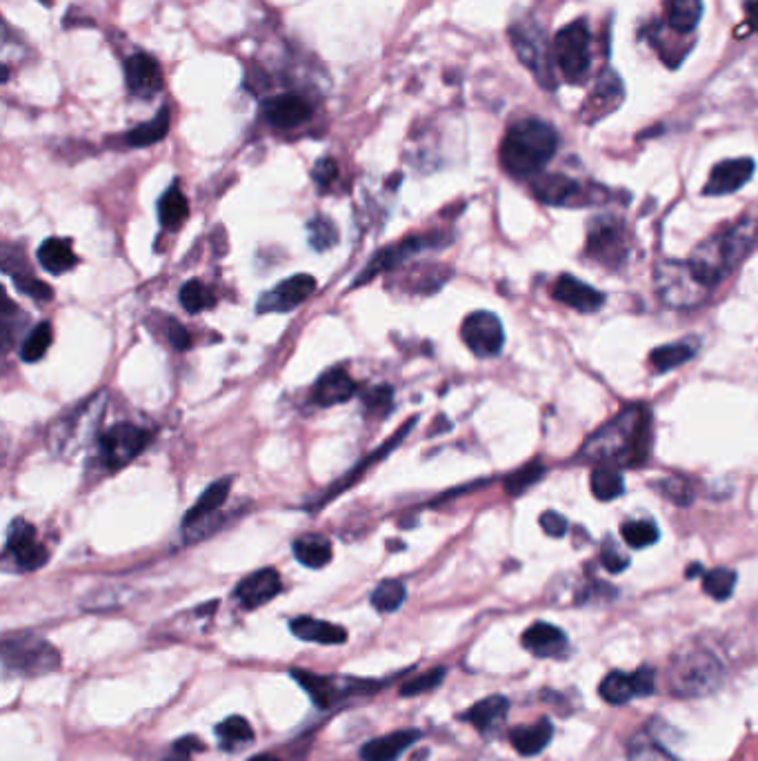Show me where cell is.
<instances>
[{
    "mask_svg": "<svg viewBox=\"0 0 758 761\" xmlns=\"http://www.w3.org/2000/svg\"><path fill=\"white\" fill-rule=\"evenodd\" d=\"M249 761H278V759L274 755H256V757H252Z\"/></svg>",
    "mask_w": 758,
    "mask_h": 761,
    "instance_id": "obj_58",
    "label": "cell"
},
{
    "mask_svg": "<svg viewBox=\"0 0 758 761\" xmlns=\"http://www.w3.org/2000/svg\"><path fill=\"white\" fill-rule=\"evenodd\" d=\"M127 90L138 98H152L163 90V72L154 56L134 54L125 63Z\"/></svg>",
    "mask_w": 758,
    "mask_h": 761,
    "instance_id": "obj_22",
    "label": "cell"
},
{
    "mask_svg": "<svg viewBox=\"0 0 758 761\" xmlns=\"http://www.w3.org/2000/svg\"><path fill=\"white\" fill-rule=\"evenodd\" d=\"M307 239L316 252L332 250V247L338 243V230L332 221L325 219V216H314V219L307 223Z\"/></svg>",
    "mask_w": 758,
    "mask_h": 761,
    "instance_id": "obj_44",
    "label": "cell"
},
{
    "mask_svg": "<svg viewBox=\"0 0 758 761\" xmlns=\"http://www.w3.org/2000/svg\"><path fill=\"white\" fill-rule=\"evenodd\" d=\"M3 666L23 677H43L61 666L58 650L41 637L18 635L3 641Z\"/></svg>",
    "mask_w": 758,
    "mask_h": 761,
    "instance_id": "obj_8",
    "label": "cell"
},
{
    "mask_svg": "<svg viewBox=\"0 0 758 761\" xmlns=\"http://www.w3.org/2000/svg\"><path fill=\"white\" fill-rule=\"evenodd\" d=\"M698 343L696 341H676L667 345H658L650 354V363L658 372H670L674 368H681L683 363L696 357Z\"/></svg>",
    "mask_w": 758,
    "mask_h": 761,
    "instance_id": "obj_35",
    "label": "cell"
},
{
    "mask_svg": "<svg viewBox=\"0 0 758 761\" xmlns=\"http://www.w3.org/2000/svg\"><path fill=\"white\" fill-rule=\"evenodd\" d=\"M601 563L607 572L618 575V572L627 570V566H630V559H627L612 541H605L603 548H601Z\"/></svg>",
    "mask_w": 758,
    "mask_h": 761,
    "instance_id": "obj_50",
    "label": "cell"
},
{
    "mask_svg": "<svg viewBox=\"0 0 758 761\" xmlns=\"http://www.w3.org/2000/svg\"><path fill=\"white\" fill-rule=\"evenodd\" d=\"M292 677L307 690L309 697L314 699V704L321 708H329L332 704H336V701H341L343 697L354 695L356 686L361 684V681H352V679L321 677L307 670H292Z\"/></svg>",
    "mask_w": 758,
    "mask_h": 761,
    "instance_id": "obj_20",
    "label": "cell"
},
{
    "mask_svg": "<svg viewBox=\"0 0 758 761\" xmlns=\"http://www.w3.org/2000/svg\"><path fill=\"white\" fill-rule=\"evenodd\" d=\"M756 239H758V223L752 219H745L741 223L727 227L725 232L703 241L692 252L690 265L694 274L705 285L714 288V285L721 283L725 276L743 261V256L750 252V247L756 243Z\"/></svg>",
    "mask_w": 758,
    "mask_h": 761,
    "instance_id": "obj_3",
    "label": "cell"
},
{
    "mask_svg": "<svg viewBox=\"0 0 758 761\" xmlns=\"http://www.w3.org/2000/svg\"><path fill=\"white\" fill-rule=\"evenodd\" d=\"M216 737L223 748H238L254 739V730L243 717H229L216 726Z\"/></svg>",
    "mask_w": 758,
    "mask_h": 761,
    "instance_id": "obj_41",
    "label": "cell"
},
{
    "mask_svg": "<svg viewBox=\"0 0 758 761\" xmlns=\"http://www.w3.org/2000/svg\"><path fill=\"white\" fill-rule=\"evenodd\" d=\"M189 216V203L178 183H174L158 201V221L165 230H178Z\"/></svg>",
    "mask_w": 758,
    "mask_h": 761,
    "instance_id": "obj_34",
    "label": "cell"
},
{
    "mask_svg": "<svg viewBox=\"0 0 758 761\" xmlns=\"http://www.w3.org/2000/svg\"><path fill=\"white\" fill-rule=\"evenodd\" d=\"M165 321H167V328H165L167 343L178 352H185L192 348V336H189V332L183 328V325L176 319H169V316H165Z\"/></svg>",
    "mask_w": 758,
    "mask_h": 761,
    "instance_id": "obj_51",
    "label": "cell"
},
{
    "mask_svg": "<svg viewBox=\"0 0 758 761\" xmlns=\"http://www.w3.org/2000/svg\"><path fill=\"white\" fill-rule=\"evenodd\" d=\"M736 572L730 568H714L703 572V590L716 601H727L736 588Z\"/></svg>",
    "mask_w": 758,
    "mask_h": 761,
    "instance_id": "obj_42",
    "label": "cell"
},
{
    "mask_svg": "<svg viewBox=\"0 0 758 761\" xmlns=\"http://www.w3.org/2000/svg\"><path fill=\"white\" fill-rule=\"evenodd\" d=\"M703 18V0H667L665 25L676 34H692Z\"/></svg>",
    "mask_w": 758,
    "mask_h": 761,
    "instance_id": "obj_33",
    "label": "cell"
},
{
    "mask_svg": "<svg viewBox=\"0 0 758 761\" xmlns=\"http://www.w3.org/2000/svg\"><path fill=\"white\" fill-rule=\"evenodd\" d=\"M696 575L703 577V566H698V563H694V566L687 570V579H694Z\"/></svg>",
    "mask_w": 758,
    "mask_h": 761,
    "instance_id": "obj_57",
    "label": "cell"
},
{
    "mask_svg": "<svg viewBox=\"0 0 758 761\" xmlns=\"http://www.w3.org/2000/svg\"><path fill=\"white\" fill-rule=\"evenodd\" d=\"M418 739H421V730H396V733L367 741L361 757L363 761H396Z\"/></svg>",
    "mask_w": 758,
    "mask_h": 761,
    "instance_id": "obj_26",
    "label": "cell"
},
{
    "mask_svg": "<svg viewBox=\"0 0 758 761\" xmlns=\"http://www.w3.org/2000/svg\"><path fill=\"white\" fill-rule=\"evenodd\" d=\"M538 523H541L545 535L552 537V539H561L567 532V519L563 515H558V512H554V510L543 512Z\"/></svg>",
    "mask_w": 758,
    "mask_h": 761,
    "instance_id": "obj_54",
    "label": "cell"
},
{
    "mask_svg": "<svg viewBox=\"0 0 758 761\" xmlns=\"http://www.w3.org/2000/svg\"><path fill=\"white\" fill-rule=\"evenodd\" d=\"M394 390L390 388V385H378V388L374 390H367V394L363 397V403L369 414H376V417H385L387 412L392 410L394 405Z\"/></svg>",
    "mask_w": 758,
    "mask_h": 761,
    "instance_id": "obj_49",
    "label": "cell"
},
{
    "mask_svg": "<svg viewBox=\"0 0 758 761\" xmlns=\"http://www.w3.org/2000/svg\"><path fill=\"white\" fill-rule=\"evenodd\" d=\"M725 681V668L718 657L705 648H687L672 659L667 668V686L674 697L701 699L714 695Z\"/></svg>",
    "mask_w": 758,
    "mask_h": 761,
    "instance_id": "obj_4",
    "label": "cell"
},
{
    "mask_svg": "<svg viewBox=\"0 0 758 761\" xmlns=\"http://www.w3.org/2000/svg\"><path fill=\"white\" fill-rule=\"evenodd\" d=\"M178 299H181V305L189 314H198L216 305V296L212 294V290H209L203 281H196V279L187 281L183 285Z\"/></svg>",
    "mask_w": 758,
    "mask_h": 761,
    "instance_id": "obj_43",
    "label": "cell"
},
{
    "mask_svg": "<svg viewBox=\"0 0 758 761\" xmlns=\"http://www.w3.org/2000/svg\"><path fill=\"white\" fill-rule=\"evenodd\" d=\"M43 3H45V5H52V0H43Z\"/></svg>",
    "mask_w": 758,
    "mask_h": 761,
    "instance_id": "obj_59",
    "label": "cell"
},
{
    "mask_svg": "<svg viewBox=\"0 0 758 761\" xmlns=\"http://www.w3.org/2000/svg\"><path fill=\"white\" fill-rule=\"evenodd\" d=\"M656 490L663 494V497L670 499L672 503H676V506H690V503L694 501V488L687 483L685 479L681 477H665L661 481L654 483Z\"/></svg>",
    "mask_w": 758,
    "mask_h": 761,
    "instance_id": "obj_47",
    "label": "cell"
},
{
    "mask_svg": "<svg viewBox=\"0 0 758 761\" xmlns=\"http://www.w3.org/2000/svg\"><path fill=\"white\" fill-rule=\"evenodd\" d=\"M149 441H152V434L147 430L134 426V423H116L101 434L98 446H101L105 466L109 470H121L147 448Z\"/></svg>",
    "mask_w": 758,
    "mask_h": 761,
    "instance_id": "obj_9",
    "label": "cell"
},
{
    "mask_svg": "<svg viewBox=\"0 0 758 761\" xmlns=\"http://www.w3.org/2000/svg\"><path fill=\"white\" fill-rule=\"evenodd\" d=\"M445 675H447L445 668H432L423 672V675H416L414 679L405 681V684L401 686V697H416V695L430 693V690L443 684Z\"/></svg>",
    "mask_w": 758,
    "mask_h": 761,
    "instance_id": "obj_48",
    "label": "cell"
},
{
    "mask_svg": "<svg viewBox=\"0 0 758 761\" xmlns=\"http://www.w3.org/2000/svg\"><path fill=\"white\" fill-rule=\"evenodd\" d=\"M654 283L661 301L676 310L698 308L710 294V285H705L694 274L690 261L663 259L654 268Z\"/></svg>",
    "mask_w": 758,
    "mask_h": 761,
    "instance_id": "obj_5",
    "label": "cell"
},
{
    "mask_svg": "<svg viewBox=\"0 0 758 761\" xmlns=\"http://www.w3.org/2000/svg\"><path fill=\"white\" fill-rule=\"evenodd\" d=\"M167 132H169V110L167 107H163V110L152 118V121H147L143 125L134 127V130H129L125 134V143L129 147H152L156 143H161L163 138L167 136Z\"/></svg>",
    "mask_w": 758,
    "mask_h": 761,
    "instance_id": "obj_36",
    "label": "cell"
},
{
    "mask_svg": "<svg viewBox=\"0 0 758 761\" xmlns=\"http://www.w3.org/2000/svg\"><path fill=\"white\" fill-rule=\"evenodd\" d=\"M756 165L752 158H727L714 165V170L703 187L705 196H725L734 194L752 179Z\"/></svg>",
    "mask_w": 758,
    "mask_h": 761,
    "instance_id": "obj_18",
    "label": "cell"
},
{
    "mask_svg": "<svg viewBox=\"0 0 758 761\" xmlns=\"http://www.w3.org/2000/svg\"><path fill=\"white\" fill-rule=\"evenodd\" d=\"M292 550H294L296 561L309 570L325 568L334 557L332 541L323 535H318V532H309V535L298 537L292 543Z\"/></svg>",
    "mask_w": 758,
    "mask_h": 761,
    "instance_id": "obj_30",
    "label": "cell"
},
{
    "mask_svg": "<svg viewBox=\"0 0 758 761\" xmlns=\"http://www.w3.org/2000/svg\"><path fill=\"white\" fill-rule=\"evenodd\" d=\"M558 150V134L550 123L525 118L505 132L501 143V165L514 179H530L552 161Z\"/></svg>",
    "mask_w": 758,
    "mask_h": 761,
    "instance_id": "obj_2",
    "label": "cell"
},
{
    "mask_svg": "<svg viewBox=\"0 0 758 761\" xmlns=\"http://www.w3.org/2000/svg\"><path fill=\"white\" fill-rule=\"evenodd\" d=\"M745 14L747 23H750V27L758 34V0H750V3L745 5Z\"/></svg>",
    "mask_w": 758,
    "mask_h": 761,
    "instance_id": "obj_56",
    "label": "cell"
},
{
    "mask_svg": "<svg viewBox=\"0 0 758 761\" xmlns=\"http://www.w3.org/2000/svg\"><path fill=\"white\" fill-rule=\"evenodd\" d=\"M196 750H203L201 741H198L196 737H183L174 741L163 761H192V755L196 753Z\"/></svg>",
    "mask_w": 758,
    "mask_h": 761,
    "instance_id": "obj_52",
    "label": "cell"
},
{
    "mask_svg": "<svg viewBox=\"0 0 758 761\" xmlns=\"http://www.w3.org/2000/svg\"><path fill=\"white\" fill-rule=\"evenodd\" d=\"M405 599H407V588L403 586V581H396V579L381 581L374 588L372 597H369L372 606L378 612H383V615H387V612H396L405 604Z\"/></svg>",
    "mask_w": 758,
    "mask_h": 761,
    "instance_id": "obj_38",
    "label": "cell"
},
{
    "mask_svg": "<svg viewBox=\"0 0 758 761\" xmlns=\"http://www.w3.org/2000/svg\"><path fill=\"white\" fill-rule=\"evenodd\" d=\"M441 243L443 241H436L434 236H407L403 243L383 247L381 252L374 254V259L369 261V265L361 272V276H358V279L354 281V285H365V283L372 281L374 276L392 270V268H396V265H401L403 261L410 259L412 254L427 250V247H436Z\"/></svg>",
    "mask_w": 758,
    "mask_h": 761,
    "instance_id": "obj_16",
    "label": "cell"
},
{
    "mask_svg": "<svg viewBox=\"0 0 758 761\" xmlns=\"http://www.w3.org/2000/svg\"><path fill=\"white\" fill-rule=\"evenodd\" d=\"M510 43L514 47L518 61L530 69L538 85L545 87V90H554L556 63H554V52L550 43H547L543 29L532 21L514 23L510 27Z\"/></svg>",
    "mask_w": 758,
    "mask_h": 761,
    "instance_id": "obj_7",
    "label": "cell"
},
{
    "mask_svg": "<svg viewBox=\"0 0 758 761\" xmlns=\"http://www.w3.org/2000/svg\"><path fill=\"white\" fill-rule=\"evenodd\" d=\"M52 339H54L52 325H49L47 321L38 323L36 328L25 336V341L21 345V359L25 363L41 361L45 357V354H47L49 345H52Z\"/></svg>",
    "mask_w": 758,
    "mask_h": 761,
    "instance_id": "obj_40",
    "label": "cell"
},
{
    "mask_svg": "<svg viewBox=\"0 0 758 761\" xmlns=\"http://www.w3.org/2000/svg\"><path fill=\"white\" fill-rule=\"evenodd\" d=\"M36 256H38V263H41V268L47 270L49 274H65L72 268H76L78 263L72 243H69L67 239H56V236L45 239L41 247H38Z\"/></svg>",
    "mask_w": 758,
    "mask_h": 761,
    "instance_id": "obj_32",
    "label": "cell"
},
{
    "mask_svg": "<svg viewBox=\"0 0 758 761\" xmlns=\"http://www.w3.org/2000/svg\"><path fill=\"white\" fill-rule=\"evenodd\" d=\"M281 590H283L281 575H278L274 568H263V570L252 572V575L238 583L234 595L238 601H241V606L245 610H256L269 604L272 599H276L278 595H281Z\"/></svg>",
    "mask_w": 758,
    "mask_h": 761,
    "instance_id": "obj_19",
    "label": "cell"
},
{
    "mask_svg": "<svg viewBox=\"0 0 758 761\" xmlns=\"http://www.w3.org/2000/svg\"><path fill=\"white\" fill-rule=\"evenodd\" d=\"M552 296L556 301H561L563 305L578 312H596L601 310V305L605 303L603 292H598L592 285H587L583 281H578L572 274H561L554 283Z\"/></svg>",
    "mask_w": 758,
    "mask_h": 761,
    "instance_id": "obj_23",
    "label": "cell"
},
{
    "mask_svg": "<svg viewBox=\"0 0 758 761\" xmlns=\"http://www.w3.org/2000/svg\"><path fill=\"white\" fill-rule=\"evenodd\" d=\"M592 32L583 18L565 25L558 29L552 43L554 63L558 74H561L567 83L578 85L583 83L592 67Z\"/></svg>",
    "mask_w": 758,
    "mask_h": 761,
    "instance_id": "obj_6",
    "label": "cell"
},
{
    "mask_svg": "<svg viewBox=\"0 0 758 761\" xmlns=\"http://www.w3.org/2000/svg\"><path fill=\"white\" fill-rule=\"evenodd\" d=\"M554 737V726L550 719H538L532 726H518L510 733V741L518 755L534 757L550 746Z\"/></svg>",
    "mask_w": 758,
    "mask_h": 761,
    "instance_id": "obj_28",
    "label": "cell"
},
{
    "mask_svg": "<svg viewBox=\"0 0 758 761\" xmlns=\"http://www.w3.org/2000/svg\"><path fill=\"white\" fill-rule=\"evenodd\" d=\"M18 319H25V316L18 312V308H14V303L5 299V310H3V345L5 348H9L14 341V336L21 332V328H18Z\"/></svg>",
    "mask_w": 758,
    "mask_h": 761,
    "instance_id": "obj_53",
    "label": "cell"
},
{
    "mask_svg": "<svg viewBox=\"0 0 758 761\" xmlns=\"http://www.w3.org/2000/svg\"><path fill=\"white\" fill-rule=\"evenodd\" d=\"M545 477V466L538 461H532L527 463V466H523L521 470H516L512 477H507L505 481V492L512 494V497H518V494H523L525 490H530L534 483H538Z\"/></svg>",
    "mask_w": 758,
    "mask_h": 761,
    "instance_id": "obj_45",
    "label": "cell"
},
{
    "mask_svg": "<svg viewBox=\"0 0 758 761\" xmlns=\"http://www.w3.org/2000/svg\"><path fill=\"white\" fill-rule=\"evenodd\" d=\"M656 672L652 668H638L632 675L627 672H610L598 686V693L607 704L623 706L634 697H647L654 693Z\"/></svg>",
    "mask_w": 758,
    "mask_h": 761,
    "instance_id": "obj_13",
    "label": "cell"
},
{
    "mask_svg": "<svg viewBox=\"0 0 758 761\" xmlns=\"http://www.w3.org/2000/svg\"><path fill=\"white\" fill-rule=\"evenodd\" d=\"M587 252L605 268H618L627 256V234L614 216H598L587 232Z\"/></svg>",
    "mask_w": 758,
    "mask_h": 761,
    "instance_id": "obj_10",
    "label": "cell"
},
{
    "mask_svg": "<svg viewBox=\"0 0 758 761\" xmlns=\"http://www.w3.org/2000/svg\"><path fill=\"white\" fill-rule=\"evenodd\" d=\"M12 281H14L18 292H23L25 296H29V299H34L38 303H47V301L54 299L52 288H49V285L45 281L36 279V276L29 274L27 270H21V272L12 274Z\"/></svg>",
    "mask_w": 758,
    "mask_h": 761,
    "instance_id": "obj_46",
    "label": "cell"
},
{
    "mask_svg": "<svg viewBox=\"0 0 758 761\" xmlns=\"http://www.w3.org/2000/svg\"><path fill=\"white\" fill-rule=\"evenodd\" d=\"M521 641L525 650H530L534 657H541V659L563 657L567 652V646H570L567 644L565 632L558 626L545 624V621H536V624L527 628L523 632Z\"/></svg>",
    "mask_w": 758,
    "mask_h": 761,
    "instance_id": "obj_24",
    "label": "cell"
},
{
    "mask_svg": "<svg viewBox=\"0 0 758 761\" xmlns=\"http://www.w3.org/2000/svg\"><path fill=\"white\" fill-rule=\"evenodd\" d=\"M314 116V107L305 96L278 94L263 103V118L274 130H296Z\"/></svg>",
    "mask_w": 758,
    "mask_h": 761,
    "instance_id": "obj_15",
    "label": "cell"
},
{
    "mask_svg": "<svg viewBox=\"0 0 758 761\" xmlns=\"http://www.w3.org/2000/svg\"><path fill=\"white\" fill-rule=\"evenodd\" d=\"M621 535L630 548L643 550L650 548L661 539V530H658L652 519H638V521H625L621 526Z\"/></svg>",
    "mask_w": 758,
    "mask_h": 761,
    "instance_id": "obj_39",
    "label": "cell"
},
{
    "mask_svg": "<svg viewBox=\"0 0 758 761\" xmlns=\"http://www.w3.org/2000/svg\"><path fill=\"white\" fill-rule=\"evenodd\" d=\"M507 710H510V701L501 695H492L474 704L463 715V719L470 721L478 733L487 735V733H494V730L503 724L507 717Z\"/></svg>",
    "mask_w": 758,
    "mask_h": 761,
    "instance_id": "obj_29",
    "label": "cell"
},
{
    "mask_svg": "<svg viewBox=\"0 0 758 761\" xmlns=\"http://www.w3.org/2000/svg\"><path fill=\"white\" fill-rule=\"evenodd\" d=\"M316 290V279L312 274H294L281 281L274 290L265 292L256 303L258 314L265 312H292L305 303Z\"/></svg>",
    "mask_w": 758,
    "mask_h": 761,
    "instance_id": "obj_14",
    "label": "cell"
},
{
    "mask_svg": "<svg viewBox=\"0 0 758 761\" xmlns=\"http://www.w3.org/2000/svg\"><path fill=\"white\" fill-rule=\"evenodd\" d=\"M461 339L476 357H496L505 345L503 323L492 312H472L461 325Z\"/></svg>",
    "mask_w": 758,
    "mask_h": 761,
    "instance_id": "obj_11",
    "label": "cell"
},
{
    "mask_svg": "<svg viewBox=\"0 0 758 761\" xmlns=\"http://www.w3.org/2000/svg\"><path fill=\"white\" fill-rule=\"evenodd\" d=\"M312 176H314V181L318 187H321V190H327V187L338 179L336 161H332V158H321V161L316 163Z\"/></svg>",
    "mask_w": 758,
    "mask_h": 761,
    "instance_id": "obj_55",
    "label": "cell"
},
{
    "mask_svg": "<svg viewBox=\"0 0 758 761\" xmlns=\"http://www.w3.org/2000/svg\"><path fill=\"white\" fill-rule=\"evenodd\" d=\"M5 555L12 557L16 570L34 572L49 561V550L36 539V530L25 519H14L7 528Z\"/></svg>",
    "mask_w": 758,
    "mask_h": 761,
    "instance_id": "obj_12",
    "label": "cell"
},
{
    "mask_svg": "<svg viewBox=\"0 0 758 761\" xmlns=\"http://www.w3.org/2000/svg\"><path fill=\"white\" fill-rule=\"evenodd\" d=\"M292 632L303 641H312V644L323 646H338L347 641V630L329 624V621H318L312 617H298L292 621Z\"/></svg>",
    "mask_w": 758,
    "mask_h": 761,
    "instance_id": "obj_31",
    "label": "cell"
},
{
    "mask_svg": "<svg viewBox=\"0 0 758 761\" xmlns=\"http://www.w3.org/2000/svg\"><path fill=\"white\" fill-rule=\"evenodd\" d=\"M356 394V381L349 377L345 368H329L323 372L312 388V401L321 408H332L347 403Z\"/></svg>",
    "mask_w": 758,
    "mask_h": 761,
    "instance_id": "obj_25",
    "label": "cell"
},
{
    "mask_svg": "<svg viewBox=\"0 0 758 761\" xmlns=\"http://www.w3.org/2000/svg\"><path fill=\"white\" fill-rule=\"evenodd\" d=\"M623 98H625L623 81L618 78V74L607 72L598 78L596 90L585 101V107L581 110V118L587 125L601 121V118L610 116L614 110H618V105L623 103Z\"/></svg>",
    "mask_w": 758,
    "mask_h": 761,
    "instance_id": "obj_21",
    "label": "cell"
},
{
    "mask_svg": "<svg viewBox=\"0 0 758 761\" xmlns=\"http://www.w3.org/2000/svg\"><path fill=\"white\" fill-rule=\"evenodd\" d=\"M229 490H232V477H225V479H218L214 483H209L207 490L196 499L192 510H189L185 515L183 528L187 530V528L201 526V523H205L209 517H214V512L221 510L223 503L227 501Z\"/></svg>",
    "mask_w": 758,
    "mask_h": 761,
    "instance_id": "obj_27",
    "label": "cell"
},
{
    "mask_svg": "<svg viewBox=\"0 0 758 761\" xmlns=\"http://www.w3.org/2000/svg\"><path fill=\"white\" fill-rule=\"evenodd\" d=\"M532 192L545 205H590L585 187L563 174L534 176Z\"/></svg>",
    "mask_w": 758,
    "mask_h": 761,
    "instance_id": "obj_17",
    "label": "cell"
},
{
    "mask_svg": "<svg viewBox=\"0 0 758 761\" xmlns=\"http://www.w3.org/2000/svg\"><path fill=\"white\" fill-rule=\"evenodd\" d=\"M650 414L641 405L623 410L585 441L581 459L605 466H638L647 457Z\"/></svg>",
    "mask_w": 758,
    "mask_h": 761,
    "instance_id": "obj_1",
    "label": "cell"
},
{
    "mask_svg": "<svg viewBox=\"0 0 758 761\" xmlns=\"http://www.w3.org/2000/svg\"><path fill=\"white\" fill-rule=\"evenodd\" d=\"M590 486L598 501H614L625 492V479L623 474L612 466H598L592 470Z\"/></svg>",
    "mask_w": 758,
    "mask_h": 761,
    "instance_id": "obj_37",
    "label": "cell"
}]
</instances>
